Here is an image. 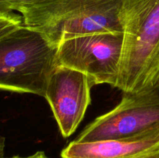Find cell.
<instances>
[{
	"mask_svg": "<svg viewBox=\"0 0 159 158\" xmlns=\"http://www.w3.org/2000/svg\"><path fill=\"white\" fill-rule=\"evenodd\" d=\"M57 50L45 34L23 24L0 39V90L44 97Z\"/></svg>",
	"mask_w": 159,
	"mask_h": 158,
	"instance_id": "3",
	"label": "cell"
},
{
	"mask_svg": "<svg viewBox=\"0 0 159 158\" xmlns=\"http://www.w3.org/2000/svg\"><path fill=\"white\" fill-rule=\"evenodd\" d=\"M5 147H6V139L4 136H0V158H5Z\"/></svg>",
	"mask_w": 159,
	"mask_h": 158,
	"instance_id": "11",
	"label": "cell"
},
{
	"mask_svg": "<svg viewBox=\"0 0 159 158\" xmlns=\"http://www.w3.org/2000/svg\"><path fill=\"white\" fill-rule=\"evenodd\" d=\"M45 0H0V12H20L23 9Z\"/></svg>",
	"mask_w": 159,
	"mask_h": 158,
	"instance_id": "9",
	"label": "cell"
},
{
	"mask_svg": "<svg viewBox=\"0 0 159 158\" xmlns=\"http://www.w3.org/2000/svg\"><path fill=\"white\" fill-rule=\"evenodd\" d=\"M61 158H159V127L139 136L118 140L72 141Z\"/></svg>",
	"mask_w": 159,
	"mask_h": 158,
	"instance_id": "7",
	"label": "cell"
},
{
	"mask_svg": "<svg viewBox=\"0 0 159 158\" xmlns=\"http://www.w3.org/2000/svg\"><path fill=\"white\" fill-rule=\"evenodd\" d=\"M122 33H96L65 40L57 44V65L85 74L92 86L115 88L123 50Z\"/></svg>",
	"mask_w": 159,
	"mask_h": 158,
	"instance_id": "5",
	"label": "cell"
},
{
	"mask_svg": "<svg viewBox=\"0 0 159 158\" xmlns=\"http://www.w3.org/2000/svg\"><path fill=\"white\" fill-rule=\"evenodd\" d=\"M89 79L83 73L57 65L48 79L44 98L64 138L71 136L91 104Z\"/></svg>",
	"mask_w": 159,
	"mask_h": 158,
	"instance_id": "6",
	"label": "cell"
},
{
	"mask_svg": "<svg viewBox=\"0 0 159 158\" xmlns=\"http://www.w3.org/2000/svg\"><path fill=\"white\" fill-rule=\"evenodd\" d=\"M124 0H45L20 12L23 25L40 31L55 44L96 33H122Z\"/></svg>",
	"mask_w": 159,
	"mask_h": 158,
	"instance_id": "2",
	"label": "cell"
},
{
	"mask_svg": "<svg viewBox=\"0 0 159 158\" xmlns=\"http://www.w3.org/2000/svg\"><path fill=\"white\" fill-rule=\"evenodd\" d=\"M23 24L21 15L12 12H0V39L3 38Z\"/></svg>",
	"mask_w": 159,
	"mask_h": 158,
	"instance_id": "8",
	"label": "cell"
},
{
	"mask_svg": "<svg viewBox=\"0 0 159 158\" xmlns=\"http://www.w3.org/2000/svg\"><path fill=\"white\" fill-rule=\"evenodd\" d=\"M5 158H50L45 154L44 152L43 151H37L34 153V154L29 155V156H19V155H15V156H9V157H5Z\"/></svg>",
	"mask_w": 159,
	"mask_h": 158,
	"instance_id": "10",
	"label": "cell"
},
{
	"mask_svg": "<svg viewBox=\"0 0 159 158\" xmlns=\"http://www.w3.org/2000/svg\"><path fill=\"white\" fill-rule=\"evenodd\" d=\"M123 50L115 88L136 93L159 85V0H124Z\"/></svg>",
	"mask_w": 159,
	"mask_h": 158,
	"instance_id": "1",
	"label": "cell"
},
{
	"mask_svg": "<svg viewBox=\"0 0 159 158\" xmlns=\"http://www.w3.org/2000/svg\"><path fill=\"white\" fill-rule=\"evenodd\" d=\"M159 127V85L124 93L120 102L89 124L75 141L92 143L139 136Z\"/></svg>",
	"mask_w": 159,
	"mask_h": 158,
	"instance_id": "4",
	"label": "cell"
}]
</instances>
